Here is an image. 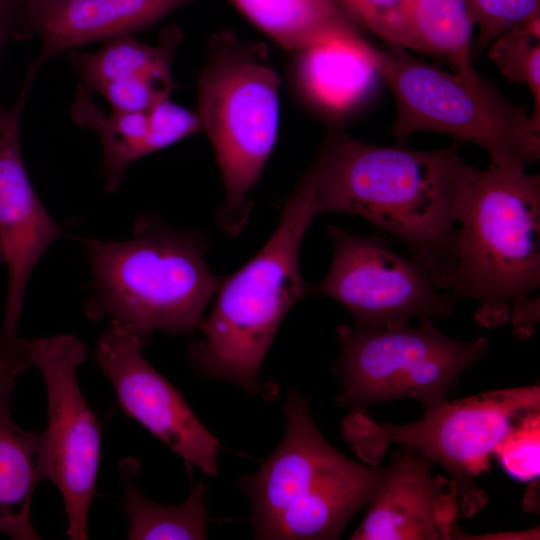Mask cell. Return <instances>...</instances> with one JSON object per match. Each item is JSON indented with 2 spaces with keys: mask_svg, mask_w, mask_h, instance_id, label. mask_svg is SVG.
<instances>
[{
  "mask_svg": "<svg viewBox=\"0 0 540 540\" xmlns=\"http://www.w3.org/2000/svg\"><path fill=\"white\" fill-rule=\"evenodd\" d=\"M460 142L432 150L379 146L330 122L321 147L301 180L319 215H359L407 246L436 285L448 291L455 263L466 163Z\"/></svg>",
  "mask_w": 540,
  "mask_h": 540,
  "instance_id": "cell-1",
  "label": "cell"
},
{
  "mask_svg": "<svg viewBox=\"0 0 540 540\" xmlns=\"http://www.w3.org/2000/svg\"><path fill=\"white\" fill-rule=\"evenodd\" d=\"M317 216L313 194L299 180L267 242L220 279L215 304L198 325L203 338L189 346L191 365L199 374L231 382L253 397H276L277 387L261 382L258 372L289 310L311 293L299 270V249Z\"/></svg>",
  "mask_w": 540,
  "mask_h": 540,
  "instance_id": "cell-2",
  "label": "cell"
},
{
  "mask_svg": "<svg viewBox=\"0 0 540 540\" xmlns=\"http://www.w3.org/2000/svg\"><path fill=\"white\" fill-rule=\"evenodd\" d=\"M458 222L448 291L479 303L480 325H505L540 286V177L515 163L467 164Z\"/></svg>",
  "mask_w": 540,
  "mask_h": 540,
  "instance_id": "cell-3",
  "label": "cell"
},
{
  "mask_svg": "<svg viewBox=\"0 0 540 540\" xmlns=\"http://www.w3.org/2000/svg\"><path fill=\"white\" fill-rule=\"evenodd\" d=\"M209 247L205 235L181 234L150 214L135 222L129 239H88L94 286L88 316L108 317L147 343L156 331L190 334L220 281L205 259Z\"/></svg>",
  "mask_w": 540,
  "mask_h": 540,
  "instance_id": "cell-4",
  "label": "cell"
},
{
  "mask_svg": "<svg viewBox=\"0 0 540 540\" xmlns=\"http://www.w3.org/2000/svg\"><path fill=\"white\" fill-rule=\"evenodd\" d=\"M286 427L257 472L237 485L251 504L256 539H338L366 505L384 467L354 461L336 450L313 421L308 402L291 390Z\"/></svg>",
  "mask_w": 540,
  "mask_h": 540,
  "instance_id": "cell-5",
  "label": "cell"
},
{
  "mask_svg": "<svg viewBox=\"0 0 540 540\" xmlns=\"http://www.w3.org/2000/svg\"><path fill=\"white\" fill-rule=\"evenodd\" d=\"M280 77L267 47L231 31L213 34L198 85V116L225 188L216 222L239 234L252 209L250 192L274 149L279 127Z\"/></svg>",
  "mask_w": 540,
  "mask_h": 540,
  "instance_id": "cell-6",
  "label": "cell"
},
{
  "mask_svg": "<svg viewBox=\"0 0 540 540\" xmlns=\"http://www.w3.org/2000/svg\"><path fill=\"white\" fill-rule=\"evenodd\" d=\"M365 57L394 96L398 145L429 131L480 146L491 166L539 160L540 124L477 73L447 72L398 46L371 43Z\"/></svg>",
  "mask_w": 540,
  "mask_h": 540,
  "instance_id": "cell-7",
  "label": "cell"
},
{
  "mask_svg": "<svg viewBox=\"0 0 540 540\" xmlns=\"http://www.w3.org/2000/svg\"><path fill=\"white\" fill-rule=\"evenodd\" d=\"M538 409L539 386H521L447 400L406 424L378 423L366 409H350L341 428L366 464L378 466L398 445L442 467L458 490L460 512L469 518L487 503L476 481L488 471L495 449L523 415Z\"/></svg>",
  "mask_w": 540,
  "mask_h": 540,
  "instance_id": "cell-8",
  "label": "cell"
},
{
  "mask_svg": "<svg viewBox=\"0 0 540 540\" xmlns=\"http://www.w3.org/2000/svg\"><path fill=\"white\" fill-rule=\"evenodd\" d=\"M339 355L334 365L339 407L366 409L390 400H414L424 412L448 400L459 376L489 349L485 337L471 342L440 332L432 319L417 327L359 329L337 327Z\"/></svg>",
  "mask_w": 540,
  "mask_h": 540,
  "instance_id": "cell-9",
  "label": "cell"
},
{
  "mask_svg": "<svg viewBox=\"0 0 540 540\" xmlns=\"http://www.w3.org/2000/svg\"><path fill=\"white\" fill-rule=\"evenodd\" d=\"M327 233L333 259L310 292L346 307L356 328L401 327L414 318L452 314L455 298L440 289L421 264L394 251L380 236L356 235L336 225H328Z\"/></svg>",
  "mask_w": 540,
  "mask_h": 540,
  "instance_id": "cell-10",
  "label": "cell"
},
{
  "mask_svg": "<svg viewBox=\"0 0 540 540\" xmlns=\"http://www.w3.org/2000/svg\"><path fill=\"white\" fill-rule=\"evenodd\" d=\"M31 365L47 389L48 425L42 432L48 477L60 491L68 519L67 536L87 538L89 507L97 495L102 430L77 381L87 349L73 335L29 341Z\"/></svg>",
  "mask_w": 540,
  "mask_h": 540,
  "instance_id": "cell-11",
  "label": "cell"
},
{
  "mask_svg": "<svg viewBox=\"0 0 540 540\" xmlns=\"http://www.w3.org/2000/svg\"><path fill=\"white\" fill-rule=\"evenodd\" d=\"M37 70L28 67L18 100L0 113V257L8 270L0 374L15 377L31 366L29 341L17 331L26 287L42 255L61 235L33 189L21 153V117Z\"/></svg>",
  "mask_w": 540,
  "mask_h": 540,
  "instance_id": "cell-12",
  "label": "cell"
},
{
  "mask_svg": "<svg viewBox=\"0 0 540 540\" xmlns=\"http://www.w3.org/2000/svg\"><path fill=\"white\" fill-rule=\"evenodd\" d=\"M148 343L130 328L110 321L100 335L95 361L111 381L122 410L180 456L187 467L217 475L220 442L183 395L143 356Z\"/></svg>",
  "mask_w": 540,
  "mask_h": 540,
  "instance_id": "cell-13",
  "label": "cell"
},
{
  "mask_svg": "<svg viewBox=\"0 0 540 540\" xmlns=\"http://www.w3.org/2000/svg\"><path fill=\"white\" fill-rule=\"evenodd\" d=\"M434 464L399 446L372 493L353 540H447L458 538L459 494Z\"/></svg>",
  "mask_w": 540,
  "mask_h": 540,
  "instance_id": "cell-14",
  "label": "cell"
},
{
  "mask_svg": "<svg viewBox=\"0 0 540 540\" xmlns=\"http://www.w3.org/2000/svg\"><path fill=\"white\" fill-rule=\"evenodd\" d=\"M196 0H25L15 38L41 39V64L66 50L132 34Z\"/></svg>",
  "mask_w": 540,
  "mask_h": 540,
  "instance_id": "cell-15",
  "label": "cell"
},
{
  "mask_svg": "<svg viewBox=\"0 0 540 540\" xmlns=\"http://www.w3.org/2000/svg\"><path fill=\"white\" fill-rule=\"evenodd\" d=\"M15 378L0 375V533L17 540L40 539L31 523V502L48 481L43 435L22 429L10 413Z\"/></svg>",
  "mask_w": 540,
  "mask_h": 540,
  "instance_id": "cell-16",
  "label": "cell"
},
{
  "mask_svg": "<svg viewBox=\"0 0 540 540\" xmlns=\"http://www.w3.org/2000/svg\"><path fill=\"white\" fill-rule=\"evenodd\" d=\"M228 1L288 50L298 52L319 44H339L364 55L371 43L334 0Z\"/></svg>",
  "mask_w": 540,
  "mask_h": 540,
  "instance_id": "cell-17",
  "label": "cell"
},
{
  "mask_svg": "<svg viewBox=\"0 0 540 540\" xmlns=\"http://www.w3.org/2000/svg\"><path fill=\"white\" fill-rule=\"evenodd\" d=\"M296 79L304 97L341 122L373 91L378 76L367 58L339 44H319L297 52Z\"/></svg>",
  "mask_w": 540,
  "mask_h": 540,
  "instance_id": "cell-18",
  "label": "cell"
},
{
  "mask_svg": "<svg viewBox=\"0 0 540 540\" xmlns=\"http://www.w3.org/2000/svg\"><path fill=\"white\" fill-rule=\"evenodd\" d=\"M182 30L172 26L161 32L157 45L137 41L131 34L104 41L92 53L73 50L70 63L81 78V87L97 92L105 85L141 78L170 77L174 54L181 42Z\"/></svg>",
  "mask_w": 540,
  "mask_h": 540,
  "instance_id": "cell-19",
  "label": "cell"
},
{
  "mask_svg": "<svg viewBox=\"0 0 540 540\" xmlns=\"http://www.w3.org/2000/svg\"><path fill=\"white\" fill-rule=\"evenodd\" d=\"M139 471L140 465L134 458L119 463L124 509L129 520L128 539H206L209 515L205 486L201 482L193 484L189 496L180 504H159L138 488Z\"/></svg>",
  "mask_w": 540,
  "mask_h": 540,
  "instance_id": "cell-20",
  "label": "cell"
},
{
  "mask_svg": "<svg viewBox=\"0 0 540 540\" xmlns=\"http://www.w3.org/2000/svg\"><path fill=\"white\" fill-rule=\"evenodd\" d=\"M74 122L94 130L101 142L102 172L106 189H118L127 167L151 154L148 111H114L107 115L92 99L91 93L79 86L71 107Z\"/></svg>",
  "mask_w": 540,
  "mask_h": 540,
  "instance_id": "cell-21",
  "label": "cell"
},
{
  "mask_svg": "<svg viewBox=\"0 0 540 540\" xmlns=\"http://www.w3.org/2000/svg\"><path fill=\"white\" fill-rule=\"evenodd\" d=\"M417 52L436 56L464 74H474L475 26L465 0H405Z\"/></svg>",
  "mask_w": 540,
  "mask_h": 540,
  "instance_id": "cell-22",
  "label": "cell"
},
{
  "mask_svg": "<svg viewBox=\"0 0 540 540\" xmlns=\"http://www.w3.org/2000/svg\"><path fill=\"white\" fill-rule=\"evenodd\" d=\"M489 59L510 82L526 85L540 124V23L508 30L489 45Z\"/></svg>",
  "mask_w": 540,
  "mask_h": 540,
  "instance_id": "cell-23",
  "label": "cell"
},
{
  "mask_svg": "<svg viewBox=\"0 0 540 540\" xmlns=\"http://www.w3.org/2000/svg\"><path fill=\"white\" fill-rule=\"evenodd\" d=\"M361 30L368 31L389 46L417 52L405 0H334Z\"/></svg>",
  "mask_w": 540,
  "mask_h": 540,
  "instance_id": "cell-24",
  "label": "cell"
},
{
  "mask_svg": "<svg viewBox=\"0 0 540 540\" xmlns=\"http://www.w3.org/2000/svg\"><path fill=\"white\" fill-rule=\"evenodd\" d=\"M479 36L472 55H479L502 33L540 23V0H465Z\"/></svg>",
  "mask_w": 540,
  "mask_h": 540,
  "instance_id": "cell-25",
  "label": "cell"
},
{
  "mask_svg": "<svg viewBox=\"0 0 540 540\" xmlns=\"http://www.w3.org/2000/svg\"><path fill=\"white\" fill-rule=\"evenodd\" d=\"M540 409L523 415L499 443L493 456L512 479L539 478Z\"/></svg>",
  "mask_w": 540,
  "mask_h": 540,
  "instance_id": "cell-26",
  "label": "cell"
},
{
  "mask_svg": "<svg viewBox=\"0 0 540 540\" xmlns=\"http://www.w3.org/2000/svg\"><path fill=\"white\" fill-rule=\"evenodd\" d=\"M150 122L149 145L151 153L202 130L197 113L168 99L156 103L148 110Z\"/></svg>",
  "mask_w": 540,
  "mask_h": 540,
  "instance_id": "cell-27",
  "label": "cell"
},
{
  "mask_svg": "<svg viewBox=\"0 0 540 540\" xmlns=\"http://www.w3.org/2000/svg\"><path fill=\"white\" fill-rule=\"evenodd\" d=\"M24 1L25 0H0V16L10 22L13 30Z\"/></svg>",
  "mask_w": 540,
  "mask_h": 540,
  "instance_id": "cell-28",
  "label": "cell"
},
{
  "mask_svg": "<svg viewBox=\"0 0 540 540\" xmlns=\"http://www.w3.org/2000/svg\"><path fill=\"white\" fill-rule=\"evenodd\" d=\"M15 39L14 30L8 20L0 16V56L7 42ZM2 108L0 107V113Z\"/></svg>",
  "mask_w": 540,
  "mask_h": 540,
  "instance_id": "cell-29",
  "label": "cell"
},
{
  "mask_svg": "<svg viewBox=\"0 0 540 540\" xmlns=\"http://www.w3.org/2000/svg\"><path fill=\"white\" fill-rule=\"evenodd\" d=\"M0 262H1V257H0Z\"/></svg>",
  "mask_w": 540,
  "mask_h": 540,
  "instance_id": "cell-30",
  "label": "cell"
}]
</instances>
